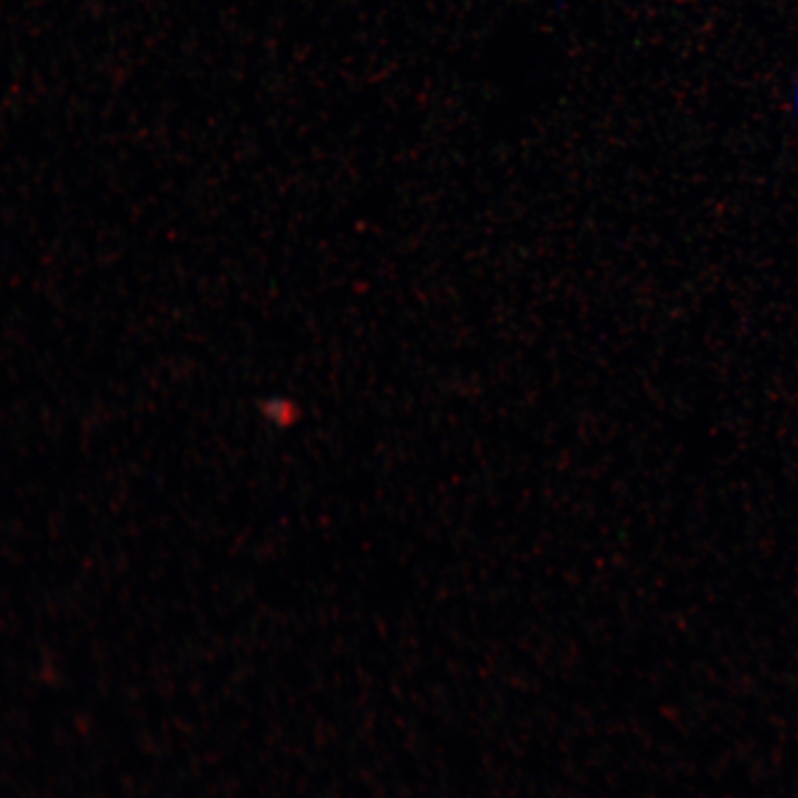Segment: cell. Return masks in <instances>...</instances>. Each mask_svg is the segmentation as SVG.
<instances>
[{
	"mask_svg": "<svg viewBox=\"0 0 798 798\" xmlns=\"http://www.w3.org/2000/svg\"><path fill=\"white\" fill-rule=\"evenodd\" d=\"M793 108H795V115H797L798 119V80L797 85H795V93H793Z\"/></svg>",
	"mask_w": 798,
	"mask_h": 798,
	"instance_id": "1",
	"label": "cell"
}]
</instances>
